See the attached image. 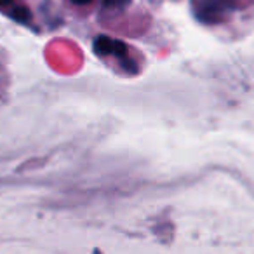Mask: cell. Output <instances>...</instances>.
<instances>
[{
	"label": "cell",
	"instance_id": "cell-1",
	"mask_svg": "<svg viewBox=\"0 0 254 254\" xmlns=\"http://www.w3.org/2000/svg\"><path fill=\"white\" fill-rule=\"evenodd\" d=\"M226 7V0H198L195 2V18L207 25H214L225 19Z\"/></svg>",
	"mask_w": 254,
	"mask_h": 254
},
{
	"label": "cell",
	"instance_id": "cell-2",
	"mask_svg": "<svg viewBox=\"0 0 254 254\" xmlns=\"http://www.w3.org/2000/svg\"><path fill=\"white\" fill-rule=\"evenodd\" d=\"M94 51L96 54H101V56H110L113 54V39L106 35H99L94 39Z\"/></svg>",
	"mask_w": 254,
	"mask_h": 254
},
{
	"label": "cell",
	"instance_id": "cell-3",
	"mask_svg": "<svg viewBox=\"0 0 254 254\" xmlns=\"http://www.w3.org/2000/svg\"><path fill=\"white\" fill-rule=\"evenodd\" d=\"M11 18L14 19L16 23L26 25V23L32 21V12H30V9L23 7V5H16V7L11 11Z\"/></svg>",
	"mask_w": 254,
	"mask_h": 254
},
{
	"label": "cell",
	"instance_id": "cell-4",
	"mask_svg": "<svg viewBox=\"0 0 254 254\" xmlns=\"http://www.w3.org/2000/svg\"><path fill=\"white\" fill-rule=\"evenodd\" d=\"M120 66L124 68V70L127 71V73H131V75H136L138 73V64H136V61H132V60H129L127 56H124V58H120Z\"/></svg>",
	"mask_w": 254,
	"mask_h": 254
},
{
	"label": "cell",
	"instance_id": "cell-5",
	"mask_svg": "<svg viewBox=\"0 0 254 254\" xmlns=\"http://www.w3.org/2000/svg\"><path fill=\"white\" fill-rule=\"evenodd\" d=\"M113 56L115 58H124L127 56V46L122 40H113Z\"/></svg>",
	"mask_w": 254,
	"mask_h": 254
},
{
	"label": "cell",
	"instance_id": "cell-6",
	"mask_svg": "<svg viewBox=\"0 0 254 254\" xmlns=\"http://www.w3.org/2000/svg\"><path fill=\"white\" fill-rule=\"evenodd\" d=\"M129 2L131 0H103V7L106 9H113V7H126V5H129Z\"/></svg>",
	"mask_w": 254,
	"mask_h": 254
},
{
	"label": "cell",
	"instance_id": "cell-7",
	"mask_svg": "<svg viewBox=\"0 0 254 254\" xmlns=\"http://www.w3.org/2000/svg\"><path fill=\"white\" fill-rule=\"evenodd\" d=\"M75 5H85V4H91L92 0H71Z\"/></svg>",
	"mask_w": 254,
	"mask_h": 254
},
{
	"label": "cell",
	"instance_id": "cell-8",
	"mask_svg": "<svg viewBox=\"0 0 254 254\" xmlns=\"http://www.w3.org/2000/svg\"><path fill=\"white\" fill-rule=\"evenodd\" d=\"M14 0H0V7H5V5H11Z\"/></svg>",
	"mask_w": 254,
	"mask_h": 254
}]
</instances>
